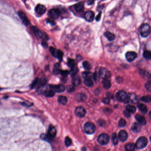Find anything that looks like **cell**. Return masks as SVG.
I'll return each instance as SVG.
<instances>
[{"instance_id":"1f68e13d","label":"cell","mask_w":151,"mask_h":151,"mask_svg":"<svg viewBox=\"0 0 151 151\" xmlns=\"http://www.w3.org/2000/svg\"><path fill=\"white\" fill-rule=\"evenodd\" d=\"M82 76L83 79H91L92 77H93V75L92 73L88 71H85L82 73Z\"/></svg>"},{"instance_id":"ee69618b","label":"cell","mask_w":151,"mask_h":151,"mask_svg":"<svg viewBox=\"0 0 151 151\" xmlns=\"http://www.w3.org/2000/svg\"><path fill=\"white\" fill-rule=\"evenodd\" d=\"M126 124V122L125 119H121L118 122V126L120 127H123Z\"/></svg>"},{"instance_id":"f907efd6","label":"cell","mask_w":151,"mask_h":151,"mask_svg":"<svg viewBox=\"0 0 151 151\" xmlns=\"http://www.w3.org/2000/svg\"><path fill=\"white\" fill-rule=\"evenodd\" d=\"M98 123L99 124V125L100 126H103V125H104L105 124V123L103 120H99Z\"/></svg>"},{"instance_id":"52a82bcc","label":"cell","mask_w":151,"mask_h":151,"mask_svg":"<svg viewBox=\"0 0 151 151\" xmlns=\"http://www.w3.org/2000/svg\"><path fill=\"white\" fill-rule=\"evenodd\" d=\"M116 99L120 102H125L127 103L128 94L124 91L121 90L118 92L116 94Z\"/></svg>"},{"instance_id":"7402d4cb","label":"cell","mask_w":151,"mask_h":151,"mask_svg":"<svg viewBox=\"0 0 151 151\" xmlns=\"http://www.w3.org/2000/svg\"><path fill=\"white\" fill-rule=\"evenodd\" d=\"M136 119L137 121L139 123V124L142 125H145L146 124V120L144 116L139 115H137L136 116Z\"/></svg>"},{"instance_id":"7c38bea8","label":"cell","mask_w":151,"mask_h":151,"mask_svg":"<svg viewBox=\"0 0 151 151\" xmlns=\"http://www.w3.org/2000/svg\"><path fill=\"white\" fill-rule=\"evenodd\" d=\"M75 113L77 116L79 117H83L85 116L86 113V111L84 108L81 106H79L76 108Z\"/></svg>"},{"instance_id":"4dcf8cb0","label":"cell","mask_w":151,"mask_h":151,"mask_svg":"<svg viewBox=\"0 0 151 151\" xmlns=\"http://www.w3.org/2000/svg\"><path fill=\"white\" fill-rule=\"evenodd\" d=\"M58 102L62 105H66L67 102V97L64 96H60L58 97Z\"/></svg>"},{"instance_id":"f6af8a7d","label":"cell","mask_w":151,"mask_h":151,"mask_svg":"<svg viewBox=\"0 0 151 151\" xmlns=\"http://www.w3.org/2000/svg\"><path fill=\"white\" fill-rule=\"evenodd\" d=\"M93 79L94 80V81H95L96 82H97L98 81H99V74H97V73L95 72L93 75Z\"/></svg>"},{"instance_id":"6f0895ef","label":"cell","mask_w":151,"mask_h":151,"mask_svg":"<svg viewBox=\"0 0 151 151\" xmlns=\"http://www.w3.org/2000/svg\"><path fill=\"white\" fill-rule=\"evenodd\" d=\"M81 151H86V148L85 147H83L81 149Z\"/></svg>"},{"instance_id":"ab89813d","label":"cell","mask_w":151,"mask_h":151,"mask_svg":"<svg viewBox=\"0 0 151 151\" xmlns=\"http://www.w3.org/2000/svg\"><path fill=\"white\" fill-rule=\"evenodd\" d=\"M82 66L86 70H90L91 68L90 64L87 61H85L83 62Z\"/></svg>"},{"instance_id":"484cf974","label":"cell","mask_w":151,"mask_h":151,"mask_svg":"<svg viewBox=\"0 0 151 151\" xmlns=\"http://www.w3.org/2000/svg\"><path fill=\"white\" fill-rule=\"evenodd\" d=\"M140 75L143 78L145 79H150V75L149 73L146 71L145 70H139Z\"/></svg>"},{"instance_id":"9a60e30c","label":"cell","mask_w":151,"mask_h":151,"mask_svg":"<svg viewBox=\"0 0 151 151\" xmlns=\"http://www.w3.org/2000/svg\"><path fill=\"white\" fill-rule=\"evenodd\" d=\"M56 129L55 127H54L52 125H50L48 128L47 135L52 139H53L55 137L56 135Z\"/></svg>"},{"instance_id":"836d02e7","label":"cell","mask_w":151,"mask_h":151,"mask_svg":"<svg viewBox=\"0 0 151 151\" xmlns=\"http://www.w3.org/2000/svg\"><path fill=\"white\" fill-rule=\"evenodd\" d=\"M78 72V69L77 68V67L76 66V65H75L74 67L71 68V70L70 71V74L71 75V76L74 77L75 76H76V74Z\"/></svg>"},{"instance_id":"8992f818","label":"cell","mask_w":151,"mask_h":151,"mask_svg":"<svg viewBox=\"0 0 151 151\" xmlns=\"http://www.w3.org/2000/svg\"><path fill=\"white\" fill-rule=\"evenodd\" d=\"M98 141L101 145H106L109 142L110 137L107 134H102L99 135L98 138Z\"/></svg>"},{"instance_id":"277c9868","label":"cell","mask_w":151,"mask_h":151,"mask_svg":"<svg viewBox=\"0 0 151 151\" xmlns=\"http://www.w3.org/2000/svg\"><path fill=\"white\" fill-rule=\"evenodd\" d=\"M49 50L50 52L51 53L53 57L57 58L60 61H62L64 55L62 51L59 50H57L52 46L50 47Z\"/></svg>"},{"instance_id":"5bb4252c","label":"cell","mask_w":151,"mask_h":151,"mask_svg":"<svg viewBox=\"0 0 151 151\" xmlns=\"http://www.w3.org/2000/svg\"><path fill=\"white\" fill-rule=\"evenodd\" d=\"M35 11L38 14H44L46 11V8L43 5L39 4L36 6L35 8Z\"/></svg>"},{"instance_id":"4fadbf2b","label":"cell","mask_w":151,"mask_h":151,"mask_svg":"<svg viewBox=\"0 0 151 151\" xmlns=\"http://www.w3.org/2000/svg\"><path fill=\"white\" fill-rule=\"evenodd\" d=\"M137 53L134 52H129L126 53L125 55V57L127 61L131 62L134 61L137 58Z\"/></svg>"},{"instance_id":"11a10c76","label":"cell","mask_w":151,"mask_h":151,"mask_svg":"<svg viewBox=\"0 0 151 151\" xmlns=\"http://www.w3.org/2000/svg\"><path fill=\"white\" fill-rule=\"evenodd\" d=\"M42 45L43 46H44V47H45V48H46L47 46H48V45H47V44L46 43V42H45V41H43L42 42Z\"/></svg>"},{"instance_id":"60d3db41","label":"cell","mask_w":151,"mask_h":151,"mask_svg":"<svg viewBox=\"0 0 151 151\" xmlns=\"http://www.w3.org/2000/svg\"><path fill=\"white\" fill-rule=\"evenodd\" d=\"M41 138L42 139H44V140L47 141L48 142H50L52 140V139L47 134H43L41 136Z\"/></svg>"},{"instance_id":"8fae6325","label":"cell","mask_w":151,"mask_h":151,"mask_svg":"<svg viewBox=\"0 0 151 151\" xmlns=\"http://www.w3.org/2000/svg\"><path fill=\"white\" fill-rule=\"evenodd\" d=\"M50 17L53 19H56L60 15V12L57 9H53L50 10L48 13Z\"/></svg>"},{"instance_id":"74e56055","label":"cell","mask_w":151,"mask_h":151,"mask_svg":"<svg viewBox=\"0 0 151 151\" xmlns=\"http://www.w3.org/2000/svg\"><path fill=\"white\" fill-rule=\"evenodd\" d=\"M151 96L150 95H146V96H143L140 99V100L141 101L146 103L150 102L151 101Z\"/></svg>"},{"instance_id":"f546056e","label":"cell","mask_w":151,"mask_h":151,"mask_svg":"<svg viewBox=\"0 0 151 151\" xmlns=\"http://www.w3.org/2000/svg\"><path fill=\"white\" fill-rule=\"evenodd\" d=\"M138 107L139 108V110L143 114H145L147 112V107L146 105L144 104H139L138 105Z\"/></svg>"},{"instance_id":"d4e9b609","label":"cell","mask_w":151,"mask_h":151,"mask_svg":"<svg viewBox=\"0 0 151 151\" xmlns=\"http://www.w3.org/2000/svg\"><path fill=\"white\" fill-rule=\"evenodd\" d=\"M74 8L76 12H81L84 9V4L82 2L77 3L75 6Z\"/></svg>"},{"instance_id":"f5cc1de1","label":"cell","mask_w":151,"mask_h":151,"mask_svg":"<svg viewBox=\"0 0 151 151\" xmlns=\"http://www.w3.org/2000/svg\"><path fill=\"white\" fill-rule=\"evenodd\" d=\"M124 114H125V116H126V117H129L130 116V113H129L128 111H124Z\"/></svg>"},{"instance_id":"4316f807","label":"cell","mask_w":151,"mask_h":151,"mask_svg":"<svg viewBox=\"0 0 151 151\" xmlns=\"http://www.w3.org/2000/svg\"><path fill=\"white\" fill-rule=\"evenodd\" d=\"M104 35L106 38H107L109 41H113L115 39V36L113 33H112L109 32H106L104 33Z\"/></svg>"},{"instance_id":"8d00e7d4","label":"cell","mask_w":151,"mask_h":151,"mask_svg":"<svg viewBox=\"0 0 151 151\" xmlns=\"http://www.w3.org/2000/svg\"><path fill=\"white\" fill-rule=\"evenodd\" d=\"M143 56L145 58L147 59H150L151 58V52L148 51L146 50L143 52Z\"/></svg>"},{"instance_id":"3957f363","label":"cell","mask_w":151,"mask_h":151,"mask_svg":"<svg viewBox=\"0 0 151 151\" xmlns=\"http://www.w3.org/2000/svg\"><path fill=\"white\" fill-rule=\"evenodd\" d=\"M84 130L86 134H91L95 132L96 130V126L91 122H87L84 126Z\"/></svg>"},{"instance_id":"680465c9","label":"cell","mask_w":151,"mask_h":151,"mask_svg":"<svg viewBox=\"0 0 151 151\" xmlns=\"http://www.w3.org/2000/svg\"></svg>"},{"instance_id":"816d5d0a","label":"cell","mask_w":151,"mask_h":151,"mask_svg":"<svg viewBox=\"0 0 151 151\" xmlns=\"http://www.w3.org/2000/svg\"><path fill=\"white\" fill-rule=\"evenodd\" d=\"M101 12H99V14L97 15V16L96 17V20L97 21H99V20H100L101 19Z\"/></svg>"},{"instance_id":"30bf717a","label":"cell","mask_w":151,"mask_h":151,"mask_svg":"<svg viewBox=\"0 0 151 151\" xmlns=\"http://www.w3.org/2000/svg\"><path fill=\"white\" fill-rule=\"evenodd\" d=\"M51 90H53L55 92L61 93L64 92L65 90V87L63 85L59 84L58 85H51L50 86Z\"/></svg>"},{"instance_id":"44dd1931","label":"cell","mask_w":151,"mask_h":151,"mask_svg":"<svg viewBox=\"0 0 151 151\" xmlns=\"http://www.w3.org/2000/svg\"><path fill=\"white\" fill-rule=\"evenodd\" d=\"M72 83L73 86H79L81 83V79L79 76H76L73 77Z\"/></svg>"},{"instance_id":"9c48e42d","label":"cell","mask_w":151,"mask_h":151,"mask_svg":"<svg viewBox=\"0 0 151 151\" xmlns=\"http://www.w3.org/2000/svg\"><path fill=\"white\" fill-rule=\"evenodd\" d=\"M18 14L21 20H22V22L23 24L26 25L28 26L30 24V22L28 18L27 17L26 15L23 12L21 11H19L18 12Z\"/></svg>"},{"instance_id":"7bdbcfd3","label":"cell","mask_w":151,"mask_h":151,"mask_svg":"<svg viewBox=\"0 0 151 151\" xmlns=\"http://www.w3.org/2000/svg\"><path fill=\"white\" fill-rule=\"evenodd\" d=\"M65 144L67 147H69L72 144V140L70 137H66L65 139Z\"/></svg>"},{"instance_id":"e575fe53","label":"cell","mask_w":151,"mask_h":151,"mask_svg":"<svg viewBox=\"0 0 151 151\" xmlns=\"http://www.w3.org/2000/svg\"><path fill=\"white\" fill-rule=\"evenodd\" d=\"M40 81V80L38 78H36L35 80L33 81L32 83L30 85V87L31 89H34V88L37 86Z\"/></svg>"},{"instance_id":"bcb514c9","label":"cell","mask_w":151,"mask_h":151,"mask_svg":"<svg viewBox=\"0 0 151 151\" xmlns=\"http://www.w3.org/2000/svg\"><path fill=\"white\" fill-rule=\"evenodd\" d=\"M69 73V72L67 70H60V74H61L62 76H63V77H67V76L68 75Z\"/></svg>"},{"instance_id":"ac0fdd59","label":"cell","mask_w":151,"mask_h":151,"mask_svg":"<svg viewBox=\"0 0 151 151\" xmlns=\"http://www.w3.org/2000/svg\"><path fill=\"white\" fill-rule=\"evenodd\" d=\"M137 101L136 95L134 93H130L128 95L127 103L131 102L132 103H136Z\"/></svg>"},{"instance_id":"ffe728a7","label":"cell","mask_w":151,"mask_h":151,"mask_svg":"<svg viewBox=\"0 0 151 151\" xmlns=\"http://www.w3.org/2000/svg\"><path fill=\"white\" fill-rule=\"evenodd\" d=\"M87 96L83 93H79L76 95V99L78 102H84L87 99Z\"/></svg>"},{"instance_id":"cb8c5ba5","label":"cell","mask_w":151,"mask_h":151,"mask_svg":"<svg viewBox=\"0 0 151 151\" xmlns=\"http://www.w3.org/2000/svg\"><path fill=\"white\" fill-rule=\"evenodd\" d=\"M102 85L105 89H109L111 87V82L108 79H103L102 80Z\"/></svg>"},{"instance_id":"83f0119b","label":"cell","mask_w":151,"mask_h":151,"mask_svg":"<svg viewBox=\"0 0 151 151\" xmlns=\"http://www.w3.org/2000/svg\"><path fill=\"white\" fill-rule=\"evenodd\" d=\"M60 70H61L60 69V64H58V63L55 64L54 65L53 71V74L55 75H57L59 74H60Z\"/></svg>"},{"instance_id":"d6a6232c","label":"cell","mask_w":151,"mask_h":151,"mask_svg":"<svg viewBox=\"0 0 151 151\" xmlns=\"http://www.w3.org/2000/svg\"><path fill=\"white\" fill-rule=\"evenodd\" d=\"M126 110L128 111L129 113H134L136 111V108L132 105H127L126 107Z\"/></svg>"},{"instance_id":"91938a15","label":"cell","mask_w":151,"mask_h":151,"mask_svg":"<svg viewBox=\"0 0 151 151\" xmlns=\"http://www.w3.org/2000/svg\"></svg>"},{"instance_id":"ba28073f","label":"cell","mask_w":151,"mask_h":151,"mask_svg":"<svg viewBox=\"0 0 151 151\" xmlns=\"http://www.w3.org/2000/svg\"><path fill=\"white\" fill-rule=\"evenodd\" d=\"M31 30L33 33L36 36H38L40 38L42 39H45V40H47V36L45 33H44L38 29V28L35 26H32L31 27Z\"/></svg>"},{"instance_id":"db71d44e","label":"cell","mask_w":151,"mask_h":151,"mask_svg":"<svg viewBox=\"0 0 151 151\" xmlns=\"http://www.w3.org/2000/svg\"><path fill=\"white\" fill-rule=\"evenodd\" d=\"M47 22L51 23V24L52 25H54V24H55V23H54V22L53 20H50V19L47 20Z\"/></svg>"},{"instance_id":"7a4b0ae2","label":"cell","mask_w":151,"mask_h":151,"mask_svg":"<svg viewBox=\"0 0 151 151\" xmlns=\"http://www.w3.org/2000/svg\"><path fill=\"white\" fill-rule=\"evenodd\" d=\"M148 142V139L146 137H140L137 140L135 146L138 149H142L146 146Z\"/></svg>"},{"instance_id":"2e32d148","label":"cell","mask_w":151,"mask_h":151,"mask_svg":"<svg viewBox=\"0 0 151 151\" xmlns=\"http://www.w3.org/2000/svg\"><path fill=\"white\" fill-rule=\"evenodd\" d=\"M84 17L88 22H92L94 18V13L93 11H88L85 13Z\"/></svg>"},{"instance_id":"681fc988","label":"cell","mask_w":151,"mask_h":151,"mask_svg":"<svg viewBox=\"0 0 151 151\" xmlns=\"http://www.w3.org/2000/svg\"><path fill=\"white\" fill-rule=\"evenodd\" d=\"M102 102L105 104H109L110 102V100L109 98H103L102 99Z\"/></svg>"},{"instance_id":"5b68a950","label":"cell","mask_w":151,"mask_h":151,"mask_svg":"<svg viewBox=\"0 0 151 151\" xmlns=\"http://www.w3.org/2000/svg\"><path fill=\"white\" fill-rule=\"evenodd\" d=\"M99 77L103 79H108L110 78L111 76V74L110 70L107 69L104 67H101L99 70Z\"/></svg>"},{"instance_id":"6da1fadb","label":"cell","mask_w":151,"mask_h":151,"mask_svg":"<svg viewBox=\"0 0 151 151\" xmlns=\"http://www.w3.org/2000/svg\"><path fill=\"white\" fill-rule=\"evenodd\" d=\"M150 27L148 23H144L139 28L140 35L143 37H148L150 33Z\"/></svg>"},{"instance_id":"f35d334b","label":"cell","mask_w":151,"mask_h":151,"mask_svg":"<svg viewBox=\"0 0 151 151\" xmlns=\"http://www.w3.org/2000/svg\"><path fill=\"white\" fill-rule=\"evenodd\" d=\"M84 82L85 85L88 87H92L93 85V83L91 79H85Z\"/></svg>"},{"instance_id":"e0dca14e","label":"cell","mask_w":151,"mask_h":151,"mask_svg":"<svg viewBox=\"0 0 151 151\" xmlns=\"http://www.w3.org/2000/svg\"><path fill=\"white\" fill-rule=\"evenodd\" d=\"M118 138L121 141L125 142L128 138L127 133L125 130L120 131L118 134Z\"/></svg>"},{"instance_id":"f1b7e54d","label":"cell","mask_w":151,"mask_h":151,"mask_svg":"<svg viewBox=\"0 0 151 151\" xmlns=\"http://www.w3.org/2000/svg\"><path fill=\"white\" fill-rule=\"evenodd\" d=\"M44 95L46 97H48V98H51L52 97L55 95V92L52 90H45L44 93Z\"/></svg>"},{"instance_id":"7dc6e473","label":"cell","mask_w":151,"mask_h":151,"mask_svg":"<svg viewBox=\"0 0 151 151\" xmlns=\"http://www.w3.org/2000/svg\"><path fill=\"white\" fill-rule=\"evenodd\" d=\"M67 91L69 93H71L75 90V87L73 85H69L67 87Z\"/></svg>"},{"instance_id":"b9f144b4","label":"cell","mask_w":151,"mask_h":151,"mask_svg":"<svg viewBox=\"0 0 151 151\" xmlns=\"http://www.w3.org/2000/svg\"><path fill=\"white\" fill-rule=\"evenodd\" d=\"M67 65L70 68L74 67L75 65V63L74 59L70 58H68L67 59Z\"/></svg>"},{"instance_id":"c3c4849f","label":"cell","mask_w":151,"mask_h":151,"mask_svg":"<svg viewBox=\"0 0 151 151\" xmlns=\"http://www.w3.org/2000/svg\"><path fill=\"white\" fill-rule=\"evenodd\" d=\"M151 81H148L146 83L145 87L146 89L148 91H151Z\"/></svg>"},{"instance_id":"603a6c76","label":"cell","mask_w":151,"mask_h":151,"mask_svg":"<svg viewBox=\"0 0 151 151\" xmlns=\"http://www.w3.org/2000/svg\"><path fill=\"white\" fill-rule=\"evenodd\" d=\"M135 148V145L132 143H129L125 145V149L126 151H134Z\"/></svg>"},{"instance_id":"9f6ffc18","label":"cell","mask_w":151,"mask_h":151,"mask_svg":"<svg viewBox=\"0 0 151 151\" xmlns=\"http://www.w3.org/2000/svg\"><path fill=\"white\" fill-rule=\"evenodd\" d=\"M93 2H94V1H93V0H89V1H88V2H87V4H88V5H92V4H93Z\"/></svg>"},{"instance_id":"d6986e66","label":"cell","mask_w":151,"mask_h":151,"mask_svg":"<svg viewBox=\"0 0 151 151\" xmlns=\"http://www.w3.org/2000/svg\"><path fill=\"white\" fill-rule=\"evenodd\" d=\"M141 126L139 123H134L131 127V129L135 133H138L141 130Z\"/></svg>"},{"instance_id":"d590c367","label":"cell","mask_w":151,"mask_h":151,"mask_svg":"<svg viewBox=\"0 0 151 151\" xmlns=\"http://www.w3.org/2000/svg\"><path fill=\"white\" fill-rule=\"evenodd\" d=\"M112 139L113 143L114 145H117L118 143V138L116 136V134L115 133H114L112 135Z\"/></svg>"}]
</instances>
